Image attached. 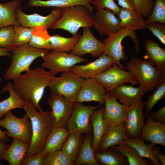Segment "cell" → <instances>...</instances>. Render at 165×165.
<instances>
[{"instance_id":"obj_48","label":"cell","mask_w":165,"mask_h":165,"mask_svg":"<svg viewBox=\"0 0 165 165\" xmlns=\"http://www.w3.org/2000/svg\"><path fill=\"white\" fill-rule=\"evenodd\" d=\"M149 144L154 155L159 161L161 165H165V156L161 152L159 149L155 146V145H152L150 143Z\"/></svg>"},{"instance_id":"obj_7","label":"cell","mask_w":165,"mask_h":165,"mask_svg":"<svg viewBox=\"0 0 165 165\" xmlns=\"http://www.w3.org/2000/svg\"><path fill=\"white\" fill-rule=\"evenodd\" d=\"M85 79L71 72H63L60 76H55L48 87L51 94L63 96L74 103Z\"/></svg>"},{"instance_id":"obj_51","label":"cell","mask_w":165,"mask_h":165,"mask_svg":"<svg viewBox=\"0 0 165 165\" xmlns=\"http://www.w3.org/2000/svg\"><path fill=\"white\" fill-rule=\"evenodd\" d=\"M11 55V53L10 50L0 47V57L5 56L10 58Z\"/></svg>"},{"instance_id":"obj_8","label":"cell","mask_w":165,"mask_h":165,"mask_svg":"<svg viewBox=\"0 0 165 165\" xmlns=\"http://www.w3.org/2000/svg\"><path fill=\"white\" fill-rule=\"evenodd\" d=\"M41 58L43 61L41 67L48 69L54 76L60 72H71L75 65L88 61L70 53L55 51L48 52Z\"/></svg>"},{"instance_id":"obj_24","label":"cell","mask_w":165,"mask_h":165,"mask_svg":"<svg viewBox=\"0 0 165 165\" xmlns=\"http://www.w3.org/2000/svg\"><path fill=\"white\" fill-rule=\"evenodd\" d=\"M146 51L144 57L149 60L163 75H165V49L161 47L152 40H147L145 43Z\"/></svg>"},{"instance_id":"obj_47","label":"cell","mask_w":165,"mask_h":165,"mask_svg":"<svg viewBox=\"0 0 165 165\" xmlns=\"http://www.w3.org/2000/svg\"><path fill=\"white\" fill-rule=\"evenodd\" d=\"M148 115L152 119L160 123H165V106H164L156 111H152L148 112Z\"/></svg>"},{"instance_id":"obj_41","label":"cell","mask_w":165,"mask_h":165,"mask_svg":"<svg viewBox=\"0 0 165 165\" xmlns=\"http://www.w3.org/2000/svg\"><path fill=\"white\" fill-rule=\"evenodd\" d=\"M155 22L165 24V0H155L152 13L146 20V24Z\"/></svg>"},{"instance_id":"obj_34","label":"cell","mask_w":165,"mask_h":165,"mask_svg":"<svg viewBox=\"0 0 165 165\" xmlns=\"http://www.w3.org/2000/svg\"><path fill=\"white\" fill-rule=\"evenodd\" d=\"M81 35L78 33L72 38H66L58 35L50 36V50L52 51L70 52L79 39Z\"/></svg>"},{"instance_id":"obj_39","label":"cell","mask_w":165,"mask_h":165,"mask_svg":"<svg viewBox=\"0 0 165 165\" xmlns=\"http://www.w3.org/2000/svg\"><path fill=\"white\" fill-rule=\"evenodd\" d=\"M61 150L48 153L45 155L43 165H74Z\"/></svg>"},{"instance_id":"obj_2","label":"cell","mask_w":165,"mask_h":165,"mask_svg":"<svg viewBox=\"0 0 165 165\" xmlns=\"http://www.w3.org/2000/svg\"><path fill=\"white\" fill-rule=\"evenodd\" d=\"M25 102L23 109L31 121L32 136L24 158L34 156L42 151L46 139L54 128L50 112L38 111L31 102Z\"/></svg>"},{"instance_id":"obj_43","label":"cell","mask_w":165,"mask_h":165,"mask_svg":"<svg viewBox=\"0 0 165 165\" xmlns=\"http://www.w3.org/2000/svg\"><path fill=\"white\" fill-rule=\"evenodd\" d=\"M136 11L142 17L147 19L151 14L155 2L151 0H133Z\"/></svg>"},{"instance_id":"obj_33","label":"cell","mask_w":165,"mask_h":165,"mask_svg":"<svg viewBox=\"0 0 165 165\" xmlns=\"http://www.w3.org/2000/svg\"><path fill=\"white\" fill-rule=\"evenodd\" d=\"M97 160L101 165H128L127 158L122 153L108 148L102 152L94 153Z\"/></svg>"},{"instance_id":"obj_32","label":"cell","mask_w":165,"mask_h":165,"mask_svg":"<svg viewBox=\"0 0 165 165\" xmlns=\"http://www.w3.org/2000/svg\"><path fill=\"white\" fill-rule=\"evenodd\" d=\"M83 141L82 134L69 133L61 150L70 160L74 162L78 157Z\"/></svg>"},{"instance_id":"obj_19","label":"cell","mask_w":165,"mask_h":165,"mask_svg":"<svg viewBox=\"0 0 165 165\" xmlns=\"http://www.w3.org/2000/svg\"><path fill=\"white\" fill-rule=\"evenodd\" d=\"M104 105L103 119L106 127L124 122L128 106L119 103L117 98L109 92L106 93Z\"/></svg>"},{"instance_id":"obj_15","label":"cell","mask_w":165,"mask_h":165,"mask_svg":"<svg viewBox=\"0 0 165 165\" xmlns=\"http://www.w3.org/2000/svg\"><path fill=\"white\" fill-rule=\"evenodd\" d=\"M83 30L82 35L70 53L79 57L90 54L93 57L104 54L102 42L94 36L89 28H83Z\"/></svg>"},{"instance_id":"obj_9","label":"cell","mask_w":165,"mask_h":165,"mask_svg":"<svg viewBox=\"0 0 165 165\" xmlns=\"http://www.w3.org/2000/svg\"><path fill=\"white\" fill-rule=\"evenodd\" d=\"M4 118L0 119V126L5 128V131L8 137L20 140L30 145L32 130L30 119L26 114L21 118L17 117L12 110L6 113Z\"/></svg>"},{"instance_id":"obj_49","label":"cell","mask_w":165,"mask_h":165,"mask_svg":"<svg viewBox=\"0 0 165 165\" xmlns=\"http://www.w3.org/2000/svg\"><path fill=\"white\" fill-rule=\"evenodd\" d=\"M120 7L131 10H136L133 0H117Z\"/></svg>"},{"instance_id":"obj_42","label":"cell","mask_w":165,"mask_h":165,"mask_svg":"<svg viewBox=\"0 0 165 165\" xmlns=\"http://www.w3.org/2000/svg\"><path fill=\"white\" fill-rule=\"evenodd\" d=\"M14 37L13 26H9L0 29V47L10 50L13 47Z\"/></svg>"},{"instance_id":"obj_31","label":"cell","mask_w":165,"mask_h":165,"mask_svg":"<svg viewBox=\"0 0 165 165\" xmlns=\"http://www.w3.org/2000/svg\"><path fill=\"white\" fill-rule=\"evenodd\" d=\"M92 0H29L28 5L31 7H53L63 8L78 5L82 6L93 12V7L90 5Z\"/></svg>"},{"instance_id":"obj_46","label":"cell","mask_w":165,"mask_h":165,"mask_svg":"<svg viewBox=\"0 0 165 165\" xmlns=\"http://www.w3.org/2000/svg\"><path fill=\"white\" fill-rule=\"evenodd\" d=\"M45 156L42 152L36 155L25 158L21 163V165H43Z\"/></svg>"},{"instance_id":"obj_37","label":"cell","mask_w":165,"mask_h":165,"mask_svg":"<svg viewBox=\"0 0 165 165\" xmlns=\"http://www.w3.org/2000/svg\"><path fill=\"white\" fill-rule=\"evenodd\" d=\"M50 36L48 30L44 27L34 28L32 37L28 44L33 47L50 50Z\"/></svg>"},{"instance_id":"obj_21","label":"cell","mask_w":165,"mask_h":165,"mask_svg":"<svg viewBox=\"0 0 165 165\" xmlns=\"http://www.w3.org/2000/svg\"><path fill=\"white\" fill-rule=\"evenodd\" d=\"M108 92L119 99L122 104L129 106L142 101L146 91L139 86L134 87L132 85L127 86L124 83L116 87Z\"/></svg>"},{"instance_id":"obj_11","label":"cell","mask_w":165,"mask_h":165,"mask_svg":"<svg viewBox=\"0 0 165 165\" xmlns=\"http://www.w3.org/2000/svg\"><path fill=\"white\" fill-rule=\"evenodd\" d=\"M93 78L103 86L107 92L125 83H130L132 85L138 84L135 78L130 72L121 69L116 63Z\"/></svg>"},{"instance_id":"obj_1","label":"cell","mask_w":165,"mask_h":165,"mask_svg":"<svg viewBox=\"0 0 165 165\" xmlns=\"http://www.w3.org/2000/svg\"><path fill=\"white\" fill-rule=\"evenodd\" d=\"M55 76L44 68L37 67L14 79L13 88L25 102H30L38 111H41L39 102L46 88Z\"/></svg>"},{"instance_id":"obj_18","label":"cell","mask_w":165,"mask_h":165,"mask_svg":"<svg viewBox=\"0 0 165 165\" xmlns=\"http://www.w3.org/2000/svg\"><path fill=\"white\" fill-rule=\"evenodd\" d=\"M115 63V61L108 55L103 54L94 61L85 64L75 65L71 72L84 79L92 78L106 71Z\"/></svg>"},{"instance_id":"obj_40","label":"cell","mask_w":165,"mask_h":165,"mask_svg":"<svg viewBox=\"0 0 165 165\" xmlns=\"http://www.w3.org/2000/svg\"><path fill=\"white\" fill-rule=\"evenodd\" d=\"M155 89L152 94L147 97V100L145 102L147 108L144 115L145 117L148 112L152 110L156 104L165 98V78L163 79Z\"/></svg>"},{"instance_id":"obj_12","label":"cell","mask_w":165,"mask_h":165,"mask_svg":"<svg viewBox=\"0 0 165 165\" xmlns=\"http://www.w3.org/2000/svg\"><path fill=\"white\" fill-rule=\"evenodd\" d=\"M47 103L51 108L53 127L65 126L72 112L74 103L63 96L53 94H51Z\"/></svg>"},{"instance_id":"obj_16","label":"cell","mask_w":165,"mask_h":165,"mask_svg":"<svg viewBox=\"0 0 165 165\" xmlns=\"http://www.w3.org/2000/svg\"><path fill=\"white\" fill-rule=\"evenodd\" d=\"M109 9L96 10L94 16L93 26L101 35L108 36L120 30L119 19Z\"/></svg>"},{"instance_id":"obj_6","label":"cell","mask_w":165,"mask_h":165,"mask_svg":"<svg viewBox=\"0 0 165 165\" xmlns=\"http://www.w3.org/2000/svg\"><path fill=\"white\" fill-rule=\"evenodd\" d=\"M129 36L134 43V48L137 54L138 53L139 42L135 31L123 28L118 32L108 36L102 42L104 48V54L113 59L116 63L121 69L126 70L125 66L120 61H127L128 57L123 49L121 42L127 36Z\"/></svg>"},{"instance_id":"obj_27","label":"cell","mask_w":165,"mask_h":165,"mask_svg":"<svg viewBox=\"0 0 165 165\" xmlns=\"http://www.w3.org/2000/svg\"><path fill=\"white\" fill-rule=\"evenodd\" d=\"M9 92V96L6 99L0 102V119L9 111L16 108L23 109L25 102L15 91L13 83L8 82L6 85L2 87L0 93Z\"/></svg>"},{"instance_id":"obj_44","label":"cell","mask_w":165,"mask_h":165,"mask_svg":"<svg viewBox=\"0 0 165 165\" xmlns=\"http://www.w3.org/2000/svg\"><path fill=\"white\" fill-rule=\"evenodd\" d=\"M92 4L96 10H100L108 9L112 11L116 16L118 15L120 7L115 2L114 0H93Z\"/></svg>"},{"instance_id":"obj_28","label":"cell","mask_w":165,"mask_h":165,"mask_svg":"<svg viewBox=\"0 0 165 165\" xmlns=\"http://www.w3.org/2000/svg\"><path fill=\"white\" fill-rule=\"evenodd\" d=\"M69 133L65 126L54 128L46 139L42 153L46 155L61 150Z\"/></svg>"},{"instance_id":"obj_22","label":"cell","mask_w":165,"mask_h":165,"mask_svg":"<svg viewBox=\"0 0 165 165\" xmlns=\"http://www.w3.org/2000/svg\"><path fill=\"white\" fill-rule=\"evenodd\" d=\"M128 139L124 123L119 125H109L106 127L98 152L123 144Z\"/></svg>"},{"instance_id":"obj_25","label":"cell","mask_w":165,"mask_h":165,"mask_svg":"<svg viewBox=\"0 0 165 165\" xmlns=\"http://www.w3.org/2000/svg\"><path fill=\"white\" fill-rule=\"evenodd\" d=\"M29 147L26 143L13 139L11 144L3 153V160L6 161L10 165H20Z\"/></svg>"},{"instance_id":"obj_36","label":"cell","mask_w":165,"mask_h":165,"mask_svg":"<svg viewBox=\"0 0 165 165\" xmlns=\"http://www.w3.org/2000/svg\"><path fill=\"white\" fill-rule=\"evenodd\" d=\"M123 143L133 147L142 157L149 159L154 165H161L160 163L154 155L149 143L146 144L139 138L128 139Z\"/></svg>"},{"instance_id":"obj_30","label":"cell","mask_w":165,"mask_h":165,"mask_svg":"<svg viewBox=\"0 0 165 165\" xmlns=\"http://www.w3.org/2000/svg\"><path fill=\"white\" fill-rule=\"evenodd\" d=\"M92 133L87 134L83 140L78 157L74 162L75 165H101L95 158L92 147Z\"/></svg>"},{"instance_id":"obj_35","label":"cell","mask_w":165,"mask_h":165,"mask_svg":"<svg viewBox=\"0 0 165 165\" xmlns=\"http://www.w3.org/2000/svg\"><path fill=\"white\" fill-rule=\"evenodd\" d=\"M122 153L127 158L129 165H149L150 163L141 157L131 146L125 144L114 145L110 148Z\"/></svg>"},{"instance_id":"obj_3","label":"cell","mask_w":165,"mask_h":165,"mask_svg":"<svg viewBox=\"0 0 165 165\" xmlns=\"http://www.w3.org/2000/svg\"><path fill=\"white\" fill-rule=\"evenodd\" d=\"M10 50L11 61L4 75V79L9 80H13L24 72L30 71L33 61L49 52L46 50L33 47L28 44L13 47Z\"/></svg>"},{"instance_id":"obj_17","label":"cell","mask_w":165,"mask_h":165,"mask_svg":"<svg viewBox=\"0 0 165 165\" xmlns=\"http://www.w3.org/2000/svg\"><path fill=\"white\" fill-rule=\"evenodd\" d=\"M106 91L94 78L85 79L78 92L76 101L79 103L95 101L100 105L105 104Z\"/></svg>"},{"instance_id":"obj_20","label":"cell","mask_w":165,"mask_h":165,"mask_svg":"<svg viewBox=\"0 0 165 165\" xmlns=\"http://www.w3.org/2000/svg\"><path fill=\"white\" fill-rule=\"evenodd\" d=\"M147 120L142 127L139 138L146 140L153 145L165 146V123L152 119L148 115Z\"/></svg>"},{"instance_id":"obj_10","label":"cell","mask_w":165,"mask_h":165,"mask_svg":"<svg viewBox=\"0 0 165 165\" xmlns=\"http://www.w3.org/2000/svg\"><path fill=\"white\" fill-rule=\"evenodd\" d=\"M100 105H86L79 102H74L72 112L65 126L69 133H92L90 118L94 111L99 108Z\"/></svg>"},{"instance_id":"obj_29","label":"cell","mask_w":165,"mask_h":165,"mask_svg":"<svg viewBox=\"0 0 165 165\" xmlns=\"http://www.w3.org/2000/svg\"><path fill=\"white\" fill-rule=\"evenodd\" d=\"M21 4V0L0 3V29L9 26L20 25L16 19L15 12Z\"/></svg>"},{"instance_id":"obj_53","label":"cell","mask_w":165,"mask_h":165,"mask_svg":"<svg viewBox=\"0 0 165 165\" xmlns=\"http://www.w3.org/2000/svg\"><path fill=\"white\" fill-rule=\"evenodd\" d=\"M2 81V78L0 77V83H1Z\"/></svg>"},{"instance_id":"obj_50","label":"cell","mask_w":165,"mask_h":165,"mask_svg":"<svg viewBox=\"0 0 165 165\" xmlns=\"http://www.w3.org/2000/svg\"><path fill=\"white\" fill-rule=\"evenodd\" d=\"M9 145L0 141V161L3 160L2 154L4 151L7 149Z\"/></svg>"},{"instance_id":"obj_13","label":"cell","mask_w":165,"mask_h":165,"mask_svg":"<svg viewBox=\"0 0 165 165\" xmlns=\"http://www.w3.org/2000/svg\"><path fill=\"white\" fill-rule=\"evenodd\" d=\"M62 9L54 7L49 15L44 16L37 13L27 14L23 12L19 7L16 9L15 14L16 19L21 26L32 28L43 26L48 30L51 28L61 16Z\"/></svg>"},{"instance_id":"obj_14","label":"cell","mask_w":165,"mask_h":165,"mask_svg":"<svg viewBox=\"0 0 165 165\" xmlns=\"http://www.w3.org/2000/svg\"><path fill=\"white\" fill-rule=\"evenodd\" d=\"M145 102L142 101L127 107L124 123L128 139L139 138L145 124L143 109Z\"/></svg>"},{"instance_id":"obj_5","label":"cell","mask_w":165,"mask_h":165,"mask_svg":"<svg viewBox=\"0 0 165 165\" xmlns=\"http://www.w3.org/2000/svg\"><path fill=\"white\" fill-rule=\"evenodd\" d=\"M125 67L134 76L139 86L146 92L155 89L165 78V75H162L149 60L133 57L127 63Z\"/></svg>"},{"instance_id":"obj_38","label":"cell","mask_w":165,"mask_h":165,"mask_svg":"<svg viewBox=\"0 0 165 165\" xmlns=\"http://www.w3.org/2000/svg\"><path fill=\"white\" fill-rule=\"evenodd\" d=\"M13 27L14 37L13 47L28 44L31 38L34 28L24 27L20 25Z\"/></svg>"},{"instance_id":"obj_26","label":"cell","mask_w":165,"mask_h":165,"mask_svg":"<svg viewBox=\"0 0 165 165\" xmlns=\"http://www.w3.org/2000/svg\"><path fill=\"white\" fill-rule=\"evenodd\" d=\"M122 28H125L134 31L145 28L146 20L136 10H131L120 7L118 15Z\"/></svg>"},{"instance_id":"obj_23","label":"cell","mask_w":165,"mask_h":165,"mask_svg":"<svg viewBox=\"0 0 165 165\" xmlns=\"http://www.w3.org/2000/svg\"><path fill=\"white\" fill-rule=\"evenodd\" d=\"M104 110V106L96 109L90 118L93 133L92 147L94 153L98 152L106 127L103 119Z\"/></svg>"},{"instance_id":"obj_54","label":"cell","mask_w":165,"mask_h":165,"mask_svg":"<svg viewBox=\"0 0 165 165\" xmlns=\"http://www.w3.org/2000/svg\"><path fill=\"white\" fill-rule=\"evenodd\" d=\"M152 0V1H155V0Z\"/></svg>"},{"instance_id":"obj_52","label":"cell","mask_w":165,"mask_h":165,"mask_svg":"<svg viewBox=\"0 0 165 165\" xmlns=\"http://www.w3.org/2000/svg\"><path fill=\"white\" fill-rule=\"evenodd\" d=\"M0 141L4 142H8L9 141V139L5 132L2 130L0 129Z\"/></svg>"},{"instance_id":"obj_45","label":"cell","mask_w":165,"mask_h":165,"mask_svg":"<svg viewBox=\"0 0 165 165\" xmlns=\"http://www.w3.org/2000/svg\"><path fill=\"white\" fill-rule=\"evenodd\" d=\"M145 28L151 31L161 43L165 45V24L161 22H155L148 25H146Z\"/></svg>"},{"instance_id":"obj_4","label":"cell","mask_w":165,"mask_h":165,"mask_svg":"<svg viewBox=\"0 0 165 165\" xmlns=\"http://www.w3.org/2000/svg\"><path fill=\"white\" fill-rule=\"evenodd\" d=\"M94 16L93 12L82 6L63 8L61 16L51 28L63 29L74 35L81 28L93 27Z\"/></svg>"}]
</instances>
